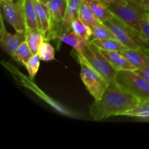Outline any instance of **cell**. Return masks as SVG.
I'll use <instances>...</instances> for the list:
<instances>
[{
    "label": "cell",
    "mask_w": 149,
    "mask_h": 149,
    "mask_svg": "<svg viewBox=\"0 0 149 149\" xmlns=\"http://www.w3.org/2000/svg\"><path fill=\"white\" fill-rule=\"evenodd\" d=\"M141 103L137 97L115 84H109L100 100H95L90 106V114L95 121L111 116H123Z\"/></svg>",
    "instance_id": "6da1fadb"
},
{
    "label": "cell",
    "mask_w": 149,
    "mask_h": 149,
    "mask_svg": "<svg viewBox=\"0 0 149 149\" xmlns=\"http://www.w3.org/2000/svg\"><path fill=\"white\" fill-rule=\"evenodd\" d=\"M104 23L122 45L130 49H139L149 55V45L141 33L114 17Z\"/></svg>",
    "instance_id": "7a4b0ae2"
},
{
    "label": "cell",
    "mask_w": 149,
    "mask_h": 149,
    "mask_svg": "<svg viewBox=\"0 0 149 149\" xmlns=\"http://www.w3.org/2000/svg\"><path fill=\"white\" fill-rule=\"evenodd\" d=\"M76 56L80 64L81 81L95 100H100L110 84L101 74L93 68L84 55L76 52Z\"/></svg>",
    "instance_id": "3957f363"
},
{
    "label": "cell",
    "mask_w": 149,
    "mask_h": 149,
    "mask_svg": "<svg viewBox=\"0 0 149 149\" xmlns=\"http://www.w3.org/2000/svg\"><path fill=\"white\" fill-rule=\"evenodd\" d=\"M113 15L122 22L139 31L140 25L144 18L149 15V12L132 1L124 3H105Z\"/></svg>",
    "instance_id": "277c9868"
},
{
    "label": "cell",
    "mask_w": 149,
    "mask_h": 149,
    "mask_svg": "<svg viewBox=\"0 0 149 149\" xmlns=\"http://www.w3.org/2000/svg\"><path fill=\"white\" fill-rule=\"evenodd\" d=\"M116 84L137 97L141 103L149 100V83L135 71H117Z\"/></svg>",
    "instance_id": "5b68a950"
},
{
    "label": "cell",
    "mask_w": 149,
    "mask_h": 149,
    "mask_svg": "<svg viewBox=\"0 0 149 149\" xmlns=\"http://www.w3.org/2000/svg\"><path fill=\"white\" fill-rule=\"evenodd\" d=\"M83 55L95 70L101 74L109 84L116 83L117 71L111 65L107 59L100 52V49L90 41Z\"/></svg>",
    "instance_id": "8992f818"
},
{
    "label": "cell",
    "mask_w": 149,
    "mask_h": 149,
    "mask_svg": "<svg viewBox=\"0 0 149 149\" xmlns=\"http://www.w3.org/2000/svg\"><path fill=\"white\" fill-rule=\"evenodd\" d=\"M0 5L1 14L7 23H10L16 32L25 33V19L22 1L14 2L7 0H1Z\"/></svg>",
    "instance_id": "52a82bcc"
},
{
    "label": "cell",
    "mask_w": 149,
    "mask_h": 149,
    "mask_svg": "<svg viewBox=\"0 0 149 149\" xmlns=\"http://www.w3.org/2000/svg\"><path fill=\"white\" fill-rule=\"evenodd\" d=\"M51 17V39L60 36L67 7V0H49L47 3Z\"/></svg>",
    "instance_id": "ba28073f"
},
{
    "label": "cell",
    "mask_w": 149,
    "mask_h": 149,
    "mask_svg": "<svg viewBox=\"0 0 149 149\" xmlns=\"http://www.w3.org/2000/svg\"><path fill=\"white\" fill-rule=\"evenodd\" d=\"M3 15L1 13V29H0V43L1 48L5 52L13 58L15 52L26 39L25 33L16 32L12 34L7 31L3 20Z\"/></svg>",
    "instance_id": "9c48e42d"
},
{
    "label": "cell",
    "mask_w": 149,
    "mask_h": 149,
    "mask_svg": "<svg viewBox=\"0 0 149 149\" xmlns=\"http://www.w3.org/2000/svg\"><path fill=\"white\" fill-rule=\"evenodd\" d=\"M33 1H34L35 10H36L38 29L43 33L45 40H50L51 17L47 5V4L40 2L38 0H33Z\"/></svg>",
    "instance_id": "30bf717a"
},
{
    "label": "cell",
    "mask_w": 149,
    "mask_h": 149,
    "mask_svg": "<svg viewBox=\"0 0 149 149\" xmlns=\"http://www.w3.org/2000/svg\"><path fill=\"white\" fill-rule=\"evenodd\" d=\"M83 0H67V7L61 26L60 36L72 31V23L79 18V10Z\"/></svg>",
    "instance_id": "8fae6325"
},
{
    "label": "cell",
    "mask_w": 149,
    "mask_h": 149,
    "mask_svg": "<svg viewBox=\"0 0 149 149\" xmlns=\"http://www.w3.org/2000/svg\"><path fill=\"white\" fill-rule=\"evenodd\" d=\"M99 49L103 56L109 61L112 66L117 71H122V70H130V71L136 70V68L120 52Z\"/></svg>",
    "instance_id": "7c38bea8"
},
{
    "label": "cell",
    "mask_w": 149,
    "mask_h": 149,
    "mask_svg": "<svg viewBox=\"0 0 149 149\" xmlns=\"http://www.w3.org/2000/svg\"><path fill=\"white\" fill-rule=\"evenodd\" d=\"M57 39L72 47L75 52L80 55L84 54V50L90 42V41L80 36L79 35L76 33L74 31H71L68 33L61 35L57 38Z\"/></svg>",
    "instance_id": "4fadbf2b"
},
{
    "label": "cell",
    "mask_w": 149,
    "mask_h": 149,
    "mask_svg": "<svg viewBox=\"0 0 149 149\" xmlns=\"http://www.w3.org/2000/svg\"><path fill=\"white\" fill-rule=\"evenodd\" d=\"M120 52L136 68V69L149 66V55L143 51L127 48Z\"/></svg>",
    "instance_id": "5bb4252c"
},
{
    "label": "cell",
    "mask_w": 149,
    "mask_h": 149,
    "mask_svg": "<svg viewBox=\"0 0 149 149\" xmlns=\"http://www.w3.org/2000/svg\"><path fill=\"white\" fill-rule=\"evenodd\" d=\"M23 15L25 19V33L38 29L33 0H22Z\"/></svg>",
    "instance_id": "9a60e30c"
},
{
    "label": "cell",
    "mask_w": 149,
    "mask_h": 149,
    "mask_svg": "<svg viewBox=\"0 0 149 149\" xmlns=\"http://www.w3.org/2000/svg\"><path fill=\"white\" fill-rule=\"evenodd\" d=\"M90 5L92 11L101 23H105L115 16L109 10L106 4L100 0H86Z\"/></svg>",
    "instance_id": "2e32d148"
},
{
    "label": "cell",
    "mask_w": 149,
    "mask_h": 149,
    "mask_svg": "<svg viewBox=\"0 0 149 149\" xmlns=\"http://www.w3.org/2000/svg\"><path fill=\"white\" fill-rule=\"evenodd\" d=\"M25 36H26L25 40L27 42L28 45L30 47L33 55L37 54L42 44L45 41H46L43 33L39 29H36L34 30L30 31L27 33H25Z\"/></svg>",
    "instance_id": "e0dca14e"
},
{
    "label": "cell",
    "mask_w": 149,
    "mask_h": 149,
    "mask_svg": "<svg viewBox=\"0 0 149 149\" xmlns=\"http://www.w3.org/2000/svg\"><path fill=\"white\" fill-rule=\"evenodd\" d=\"M79 18L84 23L90 26L91 29L94 28L100 23V20L96 17L93 12L92 11L90 5L86 0H83L79 10Z\"/></svg>",
    "instance_id": "ac0fdd59"
},
{
    "label": "cell",
    "mask_w": 149,
    "mask_h": 149,
    "mask_svg": "<svg viewBox=\"0 0 149 149\" xmlns=\"http://www.w3.org/2000/svg\"><path fill=\"white\" fill-rule=\"evenodd\" d=\"M90 42H93L99 49L105 50L122 52V50L127 48L116 39H92Z\"/></svg>",
    "instance_id": "d6986e66"
},
{
    "label": "cell",
    "mask_w": 149,
    "mask_h": 149,
    "mask_svg": "<svg viewBox=\"0 0 149 149\" xmlns=\"http://www.w3.org/2000/svg\"><path fill=\"white\" fill-rule=\"evenodd\" d=\"M33 55V52L31 50L30 47L28 45L27 42L26 40L23 42H22L21 45L18 47L17 50L15 52L14 55L13 56V60L20 64L22 65L26 66L27 64L28 61L31 59L32 56Z\"/></svg>",
    "instance_id": "ffe728a7"
},
{
    "label": "cell",
    "mask_w": 149,
    "mask_h": 149,
    "mask_svg": "<svg viewBox=\"0 0 149 149\" xmlns=\"http://www.w3.org/2000/svg\"><path fill=\"white\" fill-rule=\"evenodd\" d=\"M72 31L87 40L90 41L93 37L92 29L84 24L79 18H77L72 23Z\"/></svg>",
    "instance_id": "44dd1931"
},
{
    "label": "cell",
    "mask_w": 149,
    "mask_h": 149,
    "mask_svg": "<svg viewBox=\"0 0 149 149\" xmlns=\"http://www.w3.org/2000/svg\"><path fill=\"white\" fill-rule=\"evenodd\" d=\"M123 116L140 118V119H148L149 100L148 101L142 102L137 107H135V109L125 112Z\"/></svg>",
    "instance_id": "7402d4cb"
},
{
    "label": "cell",
    "mask_w": 149,
    "mask_h": 149,
    "mask_svg": "<svg viewBox=\"0 0 149 149\" xmlns=\"http://www.w3.org/2000/svg\"><path fill=\"white\" fill-rule=\"evenodd\" d=\"M92 33H93L92 39H116L114 34L112 33L111 31L104 23H101V22L92 29Z\"/></svg>",
    "instance_id": "603a6c76"
},
{
    "label": "cell",
    "mask_w": 149,
    "mask_h": 149,
    "mask_svg": "<svg viewBox=\"0 0 149 149\" xmlns=\"http://www.w3.org/2000/svg\"><path fill=\"white\" fill-rule=\"evenodd\" d=\"M37 54L41 61L48 62L55 59V51L53 47L47 41H45L39 47Z\"/></svg>",
    "instance_id": "cb8c5ba5"
},
{
    "label": "cell",
    "mask_w": 149,
    "mask_h": 149,
    "mask_svg": "<svg viewBox=\"0 0 149 149\" xmlns=\"http://www.w3.org/2000/svg\"><path fill=\"white\" fill-rule=\"evenodd\" d=\"M40 60L39 55L36 54L31 58V59L28 61L27 64H26V68L27 69L28 74H29L31 79H34L35 77L37 74L39 66H40Z\"/></svg>",
    "instance_id": "d4e9b609"
},
{
    "label": "cell",
    "mask_w": 149,
    "mask_h": 149,
    "mask_svg": "<svg viewBox=\"0 0 149 149\" xmlns=\"http://www.w3.org/2000/svg\"><path fill=\"white\" fill-rule=\"evenodd\" d=\"M139 32L149 45V15L144 18V20L141 22L140 25Z\"/></svg>",
    "instance_id": "484cf974"
},
{
    "label": "cell",
    "mask_w": 149,
    "mask_h": 149,
    "mask_svg": "<svg viewBox=\"0 0 149 149\" xmlns=\"http://www.w3.org/2000/svg\"><path fill=\"white\" fill-rule=\"evenodd\" d=\"M135 71H136L138 74H139L141 77H143V78L149 83V66L146 67V68L136 69Z\"/></svg>",
    "instance_id": "4316f807"
},
{
    "label": "cell",
    "mask_w": 149,
    "mask_h": 149,
    "mask_svg": "<svg viewBox=\"0 0 149 149\" xmlns=\"http://www.w3.org/2000/svg\"><path fill=\"white\" fill-rule=\"evenodd\" d=\"M149 12V0H129Z\"/></svg>",
    "instance_id": "83f0119b"
},
{
    "label": "cell",
    "mask_w": 149,
    "mask_h": 149,
    "mask_svg": "<svg viewBox=\"0 0 149 149\" xmlns=\"http://www.w3.org/2000/svg\"><path fill=\"white\" fill-rule=\"evenodd\" d=\"M104 3H109V2H119V3H124L126 2L127 0H100Z\"/></svg>",
    "instance_id": "f1b7e54d"
},
{
    "label": "cell",
    "mask_w": 149,
    "mask_h": 149,
    "mask_svg": "<svg viewBox=\"0 0 149 149\" xmlns=\"http://www.w3.org/2000/svg\"><path fill=\"white\" fill-rule=\"evenodd\" d=\"M38 1H40V2L44 3V4H47V0H38Z\"/></svg>",
    "instance_id": "f546056e"
},
{
    "label": "cell",
    "mask_w": 149,
    "mask_h": 149,
    "mask_svg": "<svg viewBox=\"0 0 149 149\" xmlns=\"http://www.w3.org/2000/svg\"><path fill=\"white\" fill-rule=\"evenodd\" d=\"M14 2H20V1H22V0H13Z\"/></svg>",
    "instance_id": "4dcf8cb0"
},
{
    "label": "cell",
    "mask_w": 149,
    "mask_h": 149,
    "mask_svg": "<svg viewBox=\"0 0 149 149\" xmlns=\"http://www.w3.org/2000/svg\"><path fill=\"white\" fill-rule=\"evenodd\" d=\"M7 1H13V0H7Z\"/></svg>",
    "instance_id": "1f68e13d"
},
{
    "label": "cell",
    "mask_w": 149,
    "mask_h": 149,
    "mask_svg": "<svg viewBox=\"0 0 149 149\" xmlns=\"http://www.w3.org/2000/svg\"><path fill=\"white\" fill-rule=\"evenodd\" d=\"M47 1H49V0H47Z\"/></svg>",
    "instance_id": "d6a6232c"
}]
</instances>
